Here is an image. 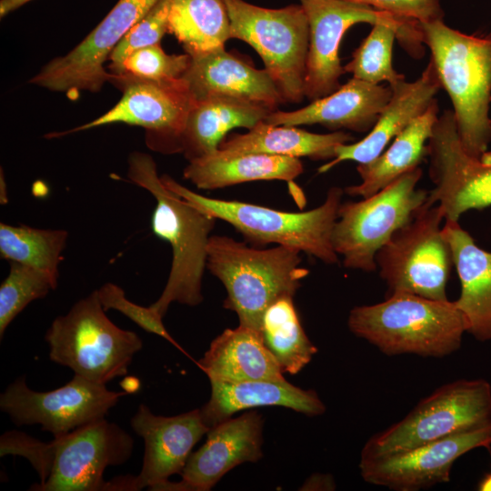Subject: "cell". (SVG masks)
Returning <instances> with one entry per match:
<instances>
[{
	"label": "cell",
	"mask_w": 491,
	"mask_h": 491,
	"mask_svg": "<svg viewBox=\"0 0 491 491\" xmlns=\"http://www.w3.org/2000/svg\"><path fill=\"white\" fill-rule=\"evenodd\" d=\"M127 176L154 196L152 230L172 250L166 284L159 298L149 306L164 317L172 303L200 305L207 246L216 219L170 191L158 175L155 162L145 153L135 151L129 155Z\"/></svg>",
	"instance_id": "6da1fadb"
},
{
	"label": "cell",
	"mask_w": 491,
	"mask_h": 491,
	"mask_svg": "<svg viewBox=\"0 0 491 491\" xmlns=\"http://www.w3.org/2000/svg\"><path fill=\"white\" fill-rule=\"evenodd\" d=\"M452 105L460 144L478 157L491 144V32L468 35L443 19L419 25Z\"/></svg>",
	"instance_id": "7a4b0ae2"
},
{
	"label": "cell",
	"mask_w": 491,
	"mask_h": 491,
	"mask_svg": "<svg viewBox=\"0 0 491 491\" xmlns=\"http://www.w3.org/2000/svg\"><path fill=\"white\" fill-rule=\"evenodd\" d=\"M160 177L170 191L206 215L231 225L251 246H286L325 264L338 262L331 236L345 193L341 187H330L325 201L316 208L286 212L242 201L207 197L168 175Z\"/></svg>",
	"instance_id": "3957f363"
},
{
	"label": "cell",
	"mask_w": 491,
	"mask_h": 491,
	"mask_svg": "<svg viewBox=\"0 0 491 491\" xmlns=\"http://www.w3.org/2000/svg\"><path fill=\"white\" fill-rule=\"evenodd\" d=\"M300 251L276 245L262 248L226 235H211L206 268L226 289L224 307L234 311L239 325L260 332L266 309L283 296L296 295L309 271Z\"/></svg>",
	"instance_id": "277c9868"
},
{
	"label": "cell",
	"mask_w": 491,
	"mask_h": 491,
	"mask_svg": "<svg viewBox=\"0 0 491 491\" xmlns=\"http://www.w3.org/2000/svg\"><path fill=\"white\" fill-rule=\"evenodd\" d=\"M349 330L387 356L444 357L459 349L466 323L455 301L392 294L349 313Z\"/></svg>",
	"instance_id": "5b68a950"
},
{
	"label": "cell",
	"mask_w": 491,
	"mask_h": 491,
	"mask_svg": "<svg viewBox=\"0 0 491 491\" xmlns=\"http://www.w3.org/2000/svg\"><path fill=\"white\" fill-rule=\"evenodd\" d=\"M105 312L95 290L55 318L45 334L49 358L102 385L125 376L143 341L115 325Z\"/></svg>",
	"instance_id": "8992f818"
},
{
	"label": "cell",
	"mask_w": 491,
	"mask_h": 491,
	"mask_svg": "<svg viewBox=\"0 0 491 491\" xmlns=\"http://www.w3.org/2000/svg\"><path fill=\"white\" fill-rule=\"evenodd\" d=\"M491 422V385L485 379H459L438 387L399 422L374 435L361 459L406 451Z\"/></svg>",
	"instance_id": "52a82bcc"
},
{
	"label": "cell",
	"mask_w": 491,
	"mask_h": 491,
	"mask_svg": "<svg viewBox=\"0 0 491 491\" xmlns=\"http://www.w3.org/2000/svg\"><path fill=\"white\" fill-rule=\"evenodd\" d=\"M223 1L230 39L242 40L256 51L285 102H301L309 44V25L302 5L265 8L244 0Z\"/></svg>",
	"instance_id": "ba28073f"
},
{
	"label": "cell",
	"mask_w": 491,
	"mask_h": 491,
	"mask_svg": "<svg viewBox=\"0 0 491 491\" xmlns=\"http://www.w3.org/2000/svg\"><path fill=\"white\" fill-rule=\"evenodd\" d=\"M422 175L416 167L368 197L341 203L331 241L346 268L376 270L378 250L427 200L428 192L416 189Z\"/></svg>",
	"instance_id": "9c48e42d"
},
{
	"label": "cell",
	"mask_w": 491,
	"mask_h": 491,
	"mask_svg": "<svg viewBox=\"0 0 491 491\" xmlns=\"http://www.w3.org/2000/svg\"><path fill=\"white\" fill-rule=\"evenodd\" d=\"M444 213L426 202L396 230L376 255V269L389 295L411 294L446 301L454 266L451 247L443 235Z\"/></svg>",
	"instance_id": "30bf717a"
},
{
	"label": "cell",
	"mask_w": 491,
	"mask_h": 491,
	"mask_svg": "<svg viewBox=\"0 0 491 491\" xmlns=\"http://www.w3.org/2000/svg\"><path fill=\"white\" fill-rule=\"evenodd\" d=\"M123 91L119 102L101 116L46 137H58L115 123L138 125L146 130V145L155 151L180 152V137L195 98L181 77L153 81L115 75L111 82Z\"/></svg>",
	"instance_id": "8fae6325"
},
{
	"label": "cell",
	"mask_w": 491,
	"mask_h": 491,
	"mask_svg": "<svg viewBox=\"0 0 491 491\" xmlns=\"http://www.w3.org/2000/svg\"><path fill=\"white\" fill-rule=\"evenodd\" d=\"M429 175L434 185L427 201L437 204L445 220L458 221L470 210L491 205V151L478 157L463 149L453 111L446 110L427 143Z\"/></svg>",
	"instance_id": "7c38bea8"
},
{
	"label": "cell",
	"mask_w": 491,
	"mask_h": 491,
	"mask_svg": "<svg viewBox=\"0 0 491 491\" xmlns=\"http://www.w3.org/2000/svg\"><path fill=\"white\" fill-rule=\"evenodd\" d=\"M125 395L77 375L65 386L45 392L30 389L25 379L19 377L1 394L0 409L15 425H40L57 438L105 418Z\"/></svg>",
	"instance_id": "4fadbf2b"
},
{
	"label": "cell",
	"mask_w": 491,
	"mask_h": 491,
	"mask_svg": "<svg viewBox=\"0 0 491 491\" xmlns=\"http://www.w3.org/2000/svg\"><path fill=\"white\" fill-rule=\"evenodd\" d=\"M159 0H119L101 23L74 49L47 63L29 83L75 98L82 91L98 92L114 75L104 63Z\"/></svg>",
	"instance_id": "5bb4252c"
},
{
	"label": "cell",
	"mask_w": 491,
	"mask_h": 491,
	"mask_svg": "<svg viewBox=\"0 0 491 491\" xmlns=\"http://www.w3.org/2000/svg\"><path fill=\"white\" fill-rule=\"evenodd\" d=\"M54 440L52 471L45 483L35 484L30 490L106 491L105 468L125 464L134 448L131 436L105 417Z\"/></svg>",
	"instance_id": "9a60e30c"
},
{
	"label": "cell",
	"mask_w": 491,
	"mask_h": 491,
	"mask_svg": "<svg viewBox=\"0 0 491 491\" xmlns=\"http://www.w3.org/2000/svg\"><path fill=\"white\" fill-rule=\"evenodd\" d=\"M300 2L309 25L304 94L311 101L341 86L339 78L345 70L341 65L339 48L344 35L351 26L360 23L375 25L399 20L386 12L346 0Z\"/></svg>",
	"instance_id": "2e32d148"
},
{
	"label": "cell",
	"mask_w": 491,
	"mask_h": 491,
	"mask_svg": "<svg viewBox=\"0 0 491 491\" xmlns=\"http://www.w3.org/2000/svg\"><path fill=\"white\" fill-rule=\"evenodd\" d=\"M491 446V422L386 456L360 459L363 479L396 491H416L450 480L454 462L464 454Z\"/></svg>",
	"instance_id": "e0dca14e"
},
{
	"label": "cell",
	"mask_w": 491,
	"mask_h": 491,
	"mask_svg": "<svg viewBox=\"0 0 491 491\" xmlns=\"http://www.w3.org/2000/svg\"><path fill=\"white\" fill-rule=\"evenodd\" d=\"M263 418L256 411L228 418L207 432L205 443L191 453L181 481L169 480L155 490L208 491L223 476L245 462L262 456Z\"/></svg>",
	"instance_id": "ac0fdd59"
},
{
	"label": "cell",
	"mask_w": 491,
	"mask_h": 491,
	"mask_svg": "<svg viewBox=\"0 0 491 491\" xmlns=\"http://www.w3.org/2000/svg\"><path fill=\"white\" fill-rule=\"evenodd\" d=\"M131 426L145 442L142 469L136 476L138 490H155L169 476L180 475L192 448L210 429L200 408L163 416L153 414L144 404L133 416Z\"/></svg>",
	"instance_id": "d6986e66"
},
{
	"label": "cell",
	"mask_w": 491,
	"mask_h": 491,
	"mask_svg": "<svg viewBox=\"0 0 491 491\" xmlns=\"http://www.w3.org/2000/svg\"><path fill=\"white\" fill-rule=\"evenodd\" d=\"M390 88L391 96L368 134L358 142L337 145L335 158L320 166L319 173H326L344 161L366 164L376 158L397 135L430 106L441 85L430 60L416 80H402Z\"/></svg>",
	"instance_id": "ffe728a7"
},
{
	"label": "cell",
	"mask_w": 491,
	"mask_h": 491,
	"mask_svg": "<svg viewBox=\"0 0 491 491\" xmlns=\"http://www.w3.org/2000/svg\"><path fill=\"white\" fill-rule=\"evenodd\" d=\"M391 94L390 86L352 77L335 92L313 100L305 107L271 112L265 122L291 126L317 124L333 131L367 132L376 124Z\"/></svg>",
	"instance_id": "44dd1931"
},
{
	"label": "cell",
	"mask_w": 491,
	"mask_h": 491,
	"mask_svg": "<svg viewBox=\"0 0 491 491\" xmlns=\"http://www.w3.org/2000/svg\"><path fill=\"white\" fill-rule=\"evenodd\" d=\"M195 99L212 95L232 96L275 111L285 102L276 85L264 69H256L225 48L191 56L183 75Z\"/></svg>",
	"instance_id": "7402d4cb"
},
{
	"label": "cell",
	"mask_w": 491,
	"mask_h": 491,
	"mask_svg": "<svg viewBox=\"0 0 491 491\" xmlns=\"http://www.w3.org/2000/svg\"><path fill=\"white\" fill-rule=\"evenodd\" d=\"M442 233L448 242L460 284L456 306L466 332L476 340H491V252L479 247L458 221L445 220Z\"/></svg>",
	"instance_id": "603a6c76"
},
{
	"label": "cell",
	"mask_w": 491,
	"mask_h": 491,
	"mask_svg": "<svg viewBox=\"0 0 491 491\" xmlns=\"http://www.w3.org/2000/svg\"><path fill=\"white\" fill-rule=\"evenodd\" d=\"M211 396L200 408L205 424L211 428L235 413L252 407L283 406L306 416H320L326 406L313 390H304L286 380L277 381H210Z\"/></svg>",
	"instance_id": "cb8c5ba5"
},
{
	"label": "cell",
	"mask_w": 491,
	"mask_h": 491,
	"mask_svg": "<svg viewBox=\"0 0 491 491\" xmlns=\"http://www.w3.org/2000/svg\"><path fill=\"white\" fill-rule=\"evenodd\" d=\"M271 112L266 106L227 95L195 99L180 137V153L188 162L211 155L218 150L230 130H249L265 121Z\"/></svg>",
	"instance_id": "d4e9b609"
},
{
	"label": "cell",
	"mask_w": 491,
	"mask_h": 491,
	"mask_svg": "<svg viewBox=\"0 0 491 491\" xmlns=\"http://www.w3.org/2000/svg\"><path fill=\"white\" fill-rule=\"evenodd\" d=\"M197 364L210 381H286L261 333L242 325L216 336Z\"/></svg>",
	"instance_id": "484cf974"
},
{
	"label": "cell",
	"mask_w": 491,
	"mask_h": 491,
	"mask_svg": "<svg viewBox=\"0 0 491 491\" xmlns=\"http://www.w3.org/2000/svg\"><path fill=\"white\" fill-rule=\"evenodd\" d=\"M303 171V164L296 157L267 154L225 155L216 151L189 161L183 175L197 188L214 190L262 180L291 184Z\"/></svg>",
	"instance_id": "4316f807"
},
{
	"label": "cell",
	"mask_w": 491,
	"mask_h": 491,
	"mask_svg": "<svg viewBox=\"0 0 491 491\" xmlns=\"http://www.w3.org/2000/svg\"><path fill=\"white\" fill-rule=\"evenodd\" d=\"M438 112L437 102L435 100L376 158L366 164H358L356 171L361 182L346 186L345 193L351 196L368 197L402 175L418 167L426 156L427 143L438 119Z\"/></svg>",
	"instance_id": "83f0119b"
},
{
	"label": "cell",
	"mask_w": 491,
	"mask_h": 491,
	"mask_svg": "<svg viewBox=\"0 0 491 491\" xmlns=\"http://www.w3.org/2000/svg\"><path fill=\"white\" fill-rule=\"evenodd\" d=\"M344 131L316 134L291 125H276L259 122L245 134L224 138L218 152L225 155L267 154L314 160L333 159L336 148L353 140Z\"/></svg>",
	"instance_id": "f1b7e54d"
},
{
	"label": "cell",
	"mask_w": 491,
	"mask_h": 491,
	"mask_svg": "<svg viewBox=\"0 0 491 491\" xmlns=\"http://www.w3.org/2000/svg\"><path fill=\"white\" fill-rule=\"evenodd\" d=\"M419 25L399 20L372 25L367 36L353 53L352 60L344 66L345 73L375 85L386 82L389 86L405 80V75L393 66V45L397 39L412 56H423L424 43Z\"/></svg>",
	"instance_id": "f546056e"
},
{
	"label": "cell",
	"mask_w": 491,
	"mask_h": 491,
	"mask_svg": "<svg viewBox=\"0 0 491 491\" xmlns=\"http://www.w3.org/2000/svg\"><path fill=\"white\" fill-rule=\"evenodd\" d=\"M168 33L190 56L225 48L230 21L223 0H169Z\"/></svg>",
	"instance_id": "4dcf8cb0"
},
{
	"label": "cell",
	"mask_w": 491,
	"mask_h": 491,
	"mask_svg": "<svg viewBox=\"0 0 491 491\" xmlns=\"http://www.w3.org/2000/svg\"><path fill=\"white\" fill-rule=\"evenodd\" d=\"M260 333L283 373L296 375L317 352L299 320L292 296H283L265 311Z\"/></svg>",
	"instance_id": "1f68e13d"
},
{
	"label": "cell",
	"mask_w": 491,
	"mask_h": 491,
	"mask_svg": "<svg viewBox=\"0 0 491 491\" xmlns=\"http://www.w3.org/2000/svg\"><path fill=\"white\" fill-rule=\"evenodd\" d=\"M69 233L65 229H42L26 225L0 223V255L9 261L40 270L58 283Z\"/></svg>",
	"instance_id": "d6a6232c"
},
{
	"label": "cell",
	"mask_w": 491,
	"mask_h": 491,
	"mask_svg": "<svg viewBox=\"0 0 491 491\" xmlns=\"http://www.w3.org/2000/svg\"><path fill=\"white\" fill-rule=\"evenodd\" d=\"M0 286V338L12 321L33 301L44 298L57 286L50 276L31 266L9 262Z\"/></svg>",
	"instance_id": "836d02e7"
},
{
	"label": "cell",
	"mask_w": 491,
	"mask_h": 491,
	"mask_svg": "<svg viewBox=\"0 0 491 491\" xmlns=\"http://www.w3.org/2000/svg\"><path fill=\"white\" fill-rule=\"evenodd\" d=\"M169 0H159L151 10L138 21L111 53L109 68L115 75L123 71L125 60L135 51L160 44L168 33Z\"/></svg>",
	"instance_id": "e575fe53"
},
{
	"label": "cell",
	"mask_w": 491,
	"mask_h": 491,
	"mask_svg": "<svg viewBox=\"0 0 491 491\" xmlns=\"http://www.w3.org/2000/svg\"><path fill=\"white\" fill-rule=\"evenodd\" d=\"M190 63L188 54L168 55L156 44L133 52L125 60L122 74L145 80L167 81L183 77Z\"/></svg>",
	"instance_id": "d590c367"
},
{
	"label": "cell",
	"mask_w": 491,
	"mask_h": 491,
	"mask_svg": "<svg viewBox=\"0 0 491 491\" xmlns=\"http://www.w3.org/2000/svg\"><path fill=\"white\" fill-rule=\"evenodd\" d=\"M96 293L105 311L117 310L145 331L157 335L175 346H179L165 329L163 317L150 306L145 307L127 299L121 286L108 282L101 286Z\"/></svg>",
	"instance_id": "8d00e7d4"
},
{
	"label": "cell",
	"mask_w": 491,
	"mask_h": 491,
	"mask_svg": "<svg viewBox=\"0 0 491 491\" xmlns=\"http://www.w3.org/2000/svg\"><path fill=\"white\" fill-rule=\"evenodd\" d=\"M55 452V440L42 442L19 431H7L0 437V456L19 455L28 459L39 476V484L45 483L52 471Z\"/></svg>",
	"instance_id": "74e56055"
},
{
	"label": "cell",
	"mask_w": 491,
	"mask_h": 491,
	"mask_svg": "<svg viewBox=\"0 0 491 491\" xmlns=\"http://www.w3.org/2000/svg\"><path fill=\"white\" fill-rule=\"evenodd\" d=\"M391 14L404 22L421 24L443 19L440 0H346Z\"/></svg>",
	"instance_id": "f35d334b"
},
{
	"label": "cell",
	"mask_w": 491,
	"mask_h": 491,
	"mask_svg": "<svg viewBox=\"0 0 491 491\" xmlns=\"http://www.w3.org/2000/svg\"><path fill=\"white\" fill-rule=\"evenodd\" d=\"M304 490H332L335 483L329 475H313L302 486Z\"/></svg>",
	"instance_id": "ab89813d"
},
{
	"label": "cell",
	"mask_w": 491,
	"mask_h": 491,
	"mask_svg": "<svg viewBox=\"0 0 491 491\" xmlns=\"http://www.w3.org/2000/svg\"><path fill=\"white\" fill-rule=\"evenodd\" d=\"M31 0H1L0 17L3 18Z\"/></svg>",
	"instance_id": "60d3db41"
},
{
	"label": "cell",
	"mask_w": 491,
	"mask_h": 491,
	"mask_svg": "<svg viewBox=\"0 0 491 491\" xmlns=\"http://www.w3.org/2000/svg\"><path fill=\"white\" fill-rule=\"evenodd\" d=\"M120 386L127 394H134L140 388V380L135 376H125Z\"/></svg>",
	"instance_id": "b9f144b4"
},
{
	"label": "cell",
	"mask_w": 491,
	"mask_h": 491,
	"mask_svg": "<svg viewBox=\"0 0 491 491\" xmlns=\"http://www.w3.org/2000/svg\"><path fill=\"white\" fill-rule=\"evenodd\" d=\"M478 489L481 491H491V474H487L480 482Z\"/></svg>",
	"instance_id": "7bdbcfd3"
}]
</instances>
